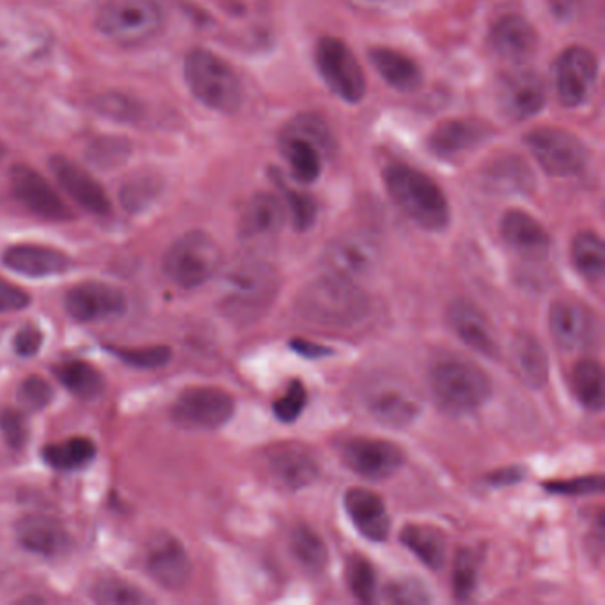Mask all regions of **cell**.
<instances>
[{"label": "cell", "mask_w": 605, "mask_h": 605, "mask_svg": "<svg viewBox=\"0 0 605 605\" xmlns=\"http://www.w3.org/2000/svg\"><path fill=\"white\" fill-rule=\"evenodd\" d=\"M55 376L60 379L64 388L68 389L70 393L82 397V400H93L104 391V376L87 362H66L55 370Z\"/></svg>", "instance_id": "cell-36"}, {"label": "cell", "mask_w": 605, "mask_h": 605, "mask_svg": "<svg viewBox=\"0 0 605 605\" xmlns=\"http://www.w3.org/2000/svg\"><path fill=\"white\" fill-rule=\"evenodd\" d=\"M19 397L23 407L40 411V408H45L52 402L54 389L50 388L49 382L40 379V376H29L20 388Z\"/></svg>", "instance_id": "cell-47"}, {"label": "cell", "mask_w": 605, "mask_h": 605, "mask_svg": "<svg viewBox=\"0 0 605 605\" xmlns=\"http://www.w3.org/2000/svg\"><path fill=\"white\" fill-rule=\"evenodd\" d=\"M490 43L502 60L522 63L537 52V29L522 17L510 14L493 25Z\"/></svg>", "instance_id": "cell-27"}, {"label": "cell", "mask_w": 605, "mask_h": 605, "mask_svg": "<svg viewBox=\"0 0 605 605\" xmlns=\"http://www.w3.org/2000/svg\"><path fill=\"white\" fill-rule=\"evenodd\" d=\"M501 235L513 251L526 258H545L551 251V236L537 219L520 210H510L501 221Z\"/></svg>", "instance_id": "cell-26"}, {"label": "cell", "mask_w": 605, "mask_h": 605, "mask_svg": "<svg viewBox=\"0 0 605 605\" xmlns=\"http://www.w3.org/2000/svg\"><path fill=\"white\" fill-rule=\"evenodd\" d=\"M347 579L350 592L361 602H373L376 595V574L370 561L352 558L348 561Z\"/></svg>", "instance_id": "cell-41"}, {"label": "cell", "mask_w": 605, "mask_h": 605, "mask_svg": "<svg viewBox=\"0 0 605 605\" xmlns=\"http://www.w3.org/2000/svg\"><path fill=\"white\" fill-rule=\"evenodd\" d=\"M114 353L127 362L128 367L159 368L168 364L171 350L168 347L153 348H114Z\"/></svg>", "instance_id": "cell-42"}, {"label": "cell", "mask_w": 605, "mask_h": 605, "mask_svg": "<svg viewBox=\"0 0 605 605\" xmlns=\"http://www.w3.org/2000/svg\"><path fill=\"white\" fill-rule=\"evenodd\" d=\"M526 145L551 177H575L584 171L590 159L583 140L561 128H537L526 137Z\"/></svg>", "instance_id": "cell-10"}, {"label": "cell", "mask_w": 605, "mask_h": 605, "mask_svg": "<svg viewBox=\"0 0 605 605\" xmlns=\"http://www.w3.org/2000/svg\"><path fill=\"white\" fill-rule=\"evenodd\" d=\"M0 429L4 434L6 443L11 447H22L28 441V425L20 412L4 411L0 416Z\"/></svg>", "instance_id": "cell-50"}, {"label": "cell", "mask_w": 605, "mask_h": 605, "mask_svg": "<svg viewBox=\"0 0 605 605\" xmlns=\"http://www.w3.org/2000/svg\"><path fill=\"white\" fill-rule=\"evenodd\" d=\"M370 61L382 78L394 89L412 93L420 89L423 84V72L417 63L396 50L385 49V46L371 49Z\"/></svg>", "instance_id": "cell-30"}, {"label": "cell", "mask_w": 605, "mask_h": 605, "mask_svg": "<svg viewBox=\"0 0 605 605\" xmlns=\"http://www.w3.org/2000/svg\"><path fill=\"white\" fill-rule=\"evenodd\" d=\"M511 355L519 370L520 379L524 380L529 388L540 389L546 384L549 379V358L545 348L534 338L533 335L522 332L516 336Z\"/></svg>", "instance_id": "cell-32"}, {"label": "cell", "mask_w": 605, "mask_h": 605, "mask_svg": "<svg viewBox=\"0 0 605 605\" xmlns=\"http://www.w3.org/2000/svg\"><path fill=\"white\" fill-rule=\"evenodd\" d=\"M294 347L297 352L304 353L306 358H320L327 350V348L308 343V341H295Z\"/></svg>", "instance_id": "cell-56"}, {"label": "cell", "mask_w": 605, "mask_h": 605, "mask_svg": "<svg viewBox=\"0 0 605 605\" xmlns=\"http://www.w3.org/2000/svg\"><path fill=\"white\" fill-rule=\"evenodd\" d=\"M95 457V443L86 437H73L63 441V443L43 447V458L46 464L60 470L82 469Z\"/></svg>", "instance_id": "cell-34"}, {"label": "cell", "mask_w": 605, "mask_h": 605, "mask_svg": "<svg viewBox=\"0 0 605 605\" xmlns=\"http://www.w3.org/2000/svg\"><path fill=\"white\" fill-rule=\"evenodd\" d=\"M289 543H291V552H294L298 565H302L311 574H318L326 569L329 551H327V545L320 534L312 531L309 526H297L291 531Z\"/></svg>", "instance_id": "cell-37"}, {"label": "cell", "mask_w": 605, "mask_h": 605, "mask_svg": "<svg viewBox=\"0 0 605 605\" xmlns=\"http://www.w3.org/2000/svg\"><path fill=\"white\" fill-rule=\"evenodd\" d=\"M95 105L99 113L107 114L118 121H131L139 116V107L136 102H131L127 96L116 95V93L99 96Z\"/></svg>", "instance_id": "cell-48"}, {"label": "cell", "mask_w": 605, "mask_h": 605, "mask_svg": "<svg viewBox=\"0 0 605 605\" xmlns=\"http://www.w3.org/2000/svg\"><path fill=\"white\" fill-rule=\"evenodd\" d=\"M2 263L11 272L29 277H50L72 268V259L54 247L38 244H19L6 248Z\"/></svg>", "instance_id": "cell-21"}, {"label": "cell", "mask_w": 605, "mask_h": 605, "mask_svg": "<svg viewBox=\"0 0 605 605\" xmlns=\"http://www.w3.org/2000/svg\"><path fill=\"white\" fill-rule=\"evenodd\" d=\"M429 388L438 405L453 414L478 411L492 394L487 373L461 358L435 362L429 371Z\"/></svg>", "instance_id": "cell-6"}, {"label": "cell", "mask_w": 605, "mask_h": 605, "mask_svg": "<svg viewBox=\"0 0 605 605\" xmlns=\"http://www.w3.org/2000/svg\"><path fill=\"white\" fill-rule=\"evenodd\" d=\"M389 198L417 226L441 231L449 222V203L443 189L428 174L405 163H391L384 171Z\"/></svg>", "instance_id": "cell-2"}, {"label": "cell", "mask_w": 605, "mask_h": 605, "mask_svg": "<svg viewBox=\"0 0 605 605\" xmlns=\"http://www.w3.org/2000/svg\"><path fill=\"white\" fill-rule=\"evenodd\" d=\"M572 262L587 280H601L605 270V247L601 236L592 231L579 233L572 244Z\"/></svg>", "instance_id": "cell-35"}, {"label": "cell", "mask_w": 605, "mask_h": 605, "mask_svg": "<svg viewBox=\"0 0 605 605\" xmlns=\"http://www.w3.org/2000/svg\"><path fill=\"white\" fill-rule=\"evenodd\" d=\"M270 177L274 183L279 187L283 195H285L286 206H288L295 227L298 231L309 230L315 224V221H317L318 206L315 203V199L311 195L298 192V190L289 189L280 171L272 169Z\"/></svg>", "instance_id": "cell-39"}, {"label": "cell", "mask_w": 605, "mask_h": 605, "mask_svg": "<svg viewBox=\"0 0 605 605\" xmlns=\"http://www.w3.org/2000/svg\"><path fill=\"white\" fill-rule=\"evenodd\" d=\"M344 508L353 526L371 542H384L391 529L385 505L375 492L367 488H352L344 496Z\"/></svg>", "instance_id": "cell-24"}, {"label": "cell", "mask_w": 605, "mask_h": 605, "mask_svg": "<svg viewBox=\"0 0 605 605\" xmlns=\"http://www.w3.org/2000/svg\"><path fill=\"white\" fill-rule=\"evenodd\" d=\"M389 598L393 602H400V604H420V602H428V595H426L423 586L412 581H403V583L394 584L389 587Z\"/></svg>", "instance_id": "cell-54"}, {"label": "cell", "mask_w": 605, "mask_h": 605, "mask_svg": "<svg viewBox=\"0 0 605 605\" xmlns=\"http://www.w3.org/2000/svg\"><path fill=\"white\" fill-rule=\"evenodd\" d=\"M235 414V400L217 388H190L172 405L178 425L190 429H215Z\"/></svg>", "instance_id": "cell-12"}, {"label": "cell", "mask_w": 605, "mask_h": 605, "mask_svg": "<svg viewBox=\"0 0 605 605\" xmlns=\"http://www.w3.org/2000/svg\"><path fill=\"white\" fill-rule=\"evenodd\" d=\"M10 185L14 199L36 217L54 222L72 219V212L66 203L36 169L29 166H14L10 172Z\"/></svg>", "instance_id": "cell-16"}, {"label": "cell", "mask_w": 605, "mask_h": 605, "mask_svg": "<svg viewBox=\"0 0 605 605\" xmlns=\"http://www.w3.org/2000/svg\"><path fill=\"white\" fill-rule=\"evenodd\" d=\"M157 181L153 178L140 177L128 181L121 190V203L130 212L145 209L146 204L157 195Z\"/></svg>", "instance_id": "cell-44"}, {"label": "cell", "mask_w": 605, "mask_h": 605, "mask_svg": "<svg viewBox=\"0 0 605 605\" xmlns=\"http://www.w3.org/2000/svg\"><path fill=\"white\" fill-rule=\"evenodd\" d=\"M50 168H52L55 180L60 181L64 192L78 206L87 210V212L95 213V215H102V217L109 215L110 210H113L109 195L86 169L81 168L77 162L66 159L63 155L52 157Z\"/></svg>", "instance_id": "cell-20"}, {"label": "cell", "mask_w": 605, "mask_h": 605, "mask_svg": "<svg viewBox=\"0 0 605 605\" xmlns=\"http://www.w3.org/2000/svg\"><path fill=\"white\" fill-rule=\"evenodd\" d=\"M304 320L323 327H350L370 308L368 297L355 280L326 274L309 283L295 302Z\"/></svg>", "instance_id": "cell-1"}, {"label": "cell", "mask_w": 605, "mask_h": 605, "mask_svg": "<svg viewBox=\"0 0 605 605\" xmlns=\"http://www.w3.org/2000/svg\"><path fill=\"white\" fill-rule=\"evenodd\" d=\"M4 155H6L4 146L0 145V160L4 159Z\"/></svg>", "instance_id": "cell-58"}, {"label": "cell", "mask_w": 605, "mask_h": 605, "mask_svg": "<svg viewBox=\"0 0 605 605\" xmlns=\"http://www.w3.org/2000/svg\"><path fill=\"white\" fill-rule=\"evenodd\" d=\"M93 596L98 604L104 605H139L149 602L139 587L116 577L102 579L93 590Z\"/></svg>", "instance_id": "cell-40"}, {"label": "cell", "mask_w": 605, "mask_h": 605, "mask_svg": "<svg viewBox=\"0 0 605 605\" xmlns=\"http://www.w3.org/2000/svg\"><path fill=\"white\" fill-rule=\"evenodd\" d=\"M403 545L414 552L429 569H443L446 563V538L438 529L412 524L402 531Z\"/></svg>", "instance_id": "cell-33"}, {"label": "cell", "mask_w": 605, "mask_h": 605, "mask_svg": "<svg viewBox=\"0 0 605 605\" xmlns=\"http://www.w3.org/2000/svg\"><path fill=\"white\" fill-rule=\"evenodd\" d=\"M380 247L367 233H348L332 240L323 254L327 274L355 280L379 267Z\"/></svg>", "instance_id": "cell-13"}, {"label": "cell", "mask_w": 605, "mask_h": 605, "mask_svg": "<svg viewBox=\"0 0 605 605\" xmlns=\"http://www.w3.org/2000/svg\"><path fill=\"white\" fill-rule=\"evenodd\" d=\"M163 25V11L155 0H110L98 11L96 28L118 45H142Z\"/></svg>", "instance_id": "cell-8"}, {"label": "cell", "mask_w": 605, "mask_h": 605, "mask_svg": "<svg viewBox=\"0 0 605 605\" xmlns=\"http://www.w3.org/2000/svg\"><path fill=\"white\" fill-rule=\"evenodd\" d=\"M222 265L217 242L203 231H190L168 248L163 274L180 288L192 289L209 283Z\"/></svg>", "instance_id": "cell-7"}, {"label": "cell", "mask_w": 605, "mask_h": 605, "mask_svg": "<svg viewBox=\"0 0 605 605\" xmlns=\"http://www.w3.org/2000/svg\"><path fill=\"white\" fill-rule=\"evenodd\" d=\"M362 405L380 425L405 428L421 414V400L411 385L397 379H376L362 391Z\"/></svg>", "instance_id": "cell-11"}, {"label": "cell", "mask_w": 605, "mask_h": 605, "mask_svg": "<svg viewBox=\"0 0 605 605\" xmlns=\"http://www.w3.org/2000/svg\"><path fill=\"white\" fill-rule=\"evenodd\" d=\"M336 140L327 123L312 114L291 119L280 134V151L300 183L320 178L323 163L335 153Z\"/></svg>", "instance_id": "cell-5"}, {"label": "cell", "mask_w": 605, "mask_h": 605, "mask_svg": "<svg viewBox=\"0 0 605 605\" xmlns=\"http://www.w3.org/2000/svg\"><path fill=\"white\" fill-rule=\"evenodd\" d=\"M17 538L25 551L38 556H63L70 549V534L60 520L46 516L23 517L17 526Z\"/></svg>", "instance_id": "cell-23"}, {"label": "cell", "mask_w": 605, "mask_h": 605, "mask_svg": "<svg viewBox=\"0 0 605 605\" xmlns=\"http://www.w3.org/2000/svg\"><path fill=\"white\" fill-rule=\"evenodd\" d=\"M13 344L14 352L19 353L20 358H32L40 352L41 344H43V332L36 326L29 323L14 335Z\"/></svg>", "instance_id": "cell-51"}, {"label": "cell", "mask_w": 605, "mask_h": 605, "mask_svg": "<svg viewBox=\"0 0 605 605\" xmlns=\"http://www.w3.org/2000/svg\"><path fill=\"white\" fill-rule=\"evenodd\" d=\"M31 298L25 289L0 279V312L22 311L28 308Z\"/></svg>", "instance_id": "cell-52"}, {"label": "cell", "mask_w": 605, "mask_h": 605, "mask_svg": "<svg viewBox=\"0 0 605 605\" xmlns=\"http://www.w3.org/2000/svg\"><path fill=\"white\" fill-rule=\"evenodd\" d=\"M127 151L125 142L119 145L118 139H104L93 146V153H91L93 159L91 160H95L98 166H114L127 155Z\"/></svg>", "instance_id": "cell-53"}, {"label": "cell", "mask_w": 605, "mask_h": 605, "mask_svg": "<svg viewBox=\"0 0 605 605\" xmlns=\"http://www.w3.org/2000/svg\"><path fill=\"white\" fill-rule=\"evenodd\" d=\"M574 391L577 394L579 402L583 403L584 407L590 411H602L604 407V371L601 364L593 359H584L575 367Z\"/></svg>", "instance_id": "cell-38"}, {"label": "cell", "mask_w": 605, "mask_h": 605, "mask_svg": "<svg viewBox=\"0 0 605 605\" xmlns=\"http://www.w3.org/2000/svg\"><path fill=\"white\" fill-rule=\"evenodd\" d=\"M490 137V128L478 121H446L429 137V148L438 157H455L481 145Z\"/></svg>", "instance_id": "cell-29"}, {"label": "cell", "mask_w": 605, "mask_h": 605, "mask_svg": "<svg viewBox=\"0 0 605 605\" xmlns=\"http://www.w3.org/2000/svg\"><path fill=\"white\" fill-rule=\"evenodd\" d=\"M475 554L469 551H461L455 561L453 570V590L458 598H467L475 592L476 577H478V565H476Z\"/></svg>", "instance_id": "cell-43"}, {"label": "cell", "mask_w": 605, "mask_h": 605, "mask_svg": "<svg viewBox=\"0 0 605 605\" xmlns=\"http://www.w3.org/2000/svg\"><path fill=\"white\" fill-rule=\"evenodd\" d=\"M280 279L268 263H238L227 272L222 289V311L238 323H253L276 302Z\"/></svg>", "instance_id": "cell-3"}, {"label": "cell", "mask_w": 605, "mask_h": 605, "mask_svg": "<svg viewBox=\"0 0 605 605\" xmlns=\"http://www.w3.org/2000/svg\"><path fill=\"white\" fill-rule=\"evenodd\" d=\"M315 61L321 78L332 93L348 104H358L367 95V77L352 50L338 38L326 36L318 41Z\"/></svg>", "instance_id": "cell-9"}, {"label": "cell", "mask_w": 605, "mask_h": 605, "mask_svg": "<svg viewBox=\"0 0 605 605\" xmlns=\"http://www.w3.org/2000/svg\"><path fill=\"white\" fill-rule=\"evenodd\" d=\"M549 327L558 347L574 352L592 339L593 318L583 304L575 300H558L549 312Z\"/></svg>", "instance_id": "cell-22"}, {"label": "cell", "mask_w": 605, "mask_h": 605, "mask_svg": "<svg viewBox=\"0 0 605 605\" xmlns=\"http://www.w3.org/2000/svg\"><path fill=\"white\" fill-rule=\"evenodd\" d=\"M185 81L201 104L221 114L242 107L244 89L235 70L210 50H190L185 57Z\"/></svg>", "instance_id": "cell-4"}, {"label": "cell", "mask_w": 605, "mask_h": 605, "mask_svg": "<svg viewBox=\"0 0 605 605\" xmlns=\"http://www.w3.org/2000/svg\"><path fill=\"white\" fill-rule=\"evenodd\" d=\"M343 460L353 473L368 479H385L393 476L405 461V455L396 444L382 438H352L343 446Z\"/></svg>", "instance_id": "cell-19"}, {"label": "cell", "mask_w": 605, "mask_h": 605, "mask_svg": "<svg viewBox=\"0 0 605 605\" xmlns=\"http://www.w3.org/2000/svg\"><path fill=\"white\" fill-rule=\"evenodd\" d=\"M217 4L233 19L247 22H265L270 11L268 0H217Z\"/></svg>", "instance_id": "cell-45"}, {"label": "cell", "mask_w": 605, "mask_h": 605, "mask_svg": "<svg viewBox=\"0 0 605 605\" xmlns=\"http://www.w3.org/2000/svg\"><path fill=\"white\" fill-rule=\"evenodd\" d=\"M64 306L73 320L84 323L118 320L128 309L121 289L105 283H82L73 286L64 298Z\"/></svg>", "instance_id": "cell-14"}, {"label": "cell", "mask_w": 605, "mask_h": 605, "mask_svg": "<svg viewBox=\"0 0 605 605\" xmlns=\"http://www.w3.org/2000/svg\"><path fill=\"white\" fill-rule=\"evenodd\" d=\"M146 570L155 583L180 592L189 584L192 563L183 543L172 534H155L146 549Z\"/></svg>", "instance_id": "cell-17"}, {"label": "cell", "mask_w": 605, "mask_h": 605, "mask_svg": "<svg viewBox=\"0 0 605 605\" xmlns=\"http://www.w3.org/2000/svg\"><path fill=\"white\" fill-rule=\"evenodd\" d=\"M272 475L291 490L308 487L317 481L320 467L317 460L302 449H280L270 458Z\"/></svg>", "instance_id": "cell-31"}, {"label": "cell", "mask_w": 605, "mask_h": 605, "mask_svg": "<svg viewBox=\"0 0 605 605\" xmlns=\"http://www.w3.org/2000/svg\"><path fill=\"white\" fill-rule=\"evenodd\" d=\"M598 77V63L584 46H570L556 63V91L566 107H579L592 98Z\"/></svg>", "instance_id": "cell-15"}, {"label": "cell", "mask_w": 605, "mask_h": 605, "mask_svg": "<svg viewBox=\"0 0 605 605\" xmlns=\"http://www.w3.org/2000/svg\"><path fill=\"white\" fill-rule=\"evenodd\" d=\"M520 473L519 469H516V467H511V469H505L501 470V473H496V475L490 476V484L493 485H510L513 484V481H519Z\"/></svg>", "instance_id": "cell-55"}, {"label": "cell", "mask_w": 605, "mask_h": 605, "mask_svg": "<svg viewBox=\"0 0 605 605\" xmlns=\"http://www.w3.org/2000/svg\"><path fill=\"white\" fill-rule=\"evenodd\" d=\"M497 102L508 118H533L546 104L545 81L533 70L508 73L497 86Z\"/></svg>", "instance_id": "cell-18"}, {"label": "cell", "mask_w": 605, "mask_h": 605, "mask_svg": "<svg viewBox=\"0 0 605 605\" xmlns=\"http://www.w3.org/2000/svg\"><path fill=\"white\" fill-rule=\"evenodd\" d=\"M546 490L563 496H584V493H601L604 490L602 476H584L569 481H552L545 485Z\"/></svg>", "instance_id": "cell-49"}, {"label": "cell", "mask_w": 605, "mask_h": 605, "mask_svg": "<svg viewBox=\"0 0 605 605\" xmlns=\"http://www.w3.org/2000/svg\"><path fill=\"white\" fill-rule=\"evenodd\" d=\"M552 6H554V11H556L560 19H566V17L574 13L575 8H577V0H554Z\"/></svg>", "instance_id": "cell-57"}, {"label": "cell", "mask_w": 605, "mask_h": 605, "mask_svg": "<svg viewBox=\"0 0 605 605\" xmlns=\"http://www.w3.org/2000/svg\"><path fill=\"white\" fill-rule=\"evenodd\" d=\"M285 224V209L276 195H254L240 217V235L245 240L272 238Z\"/></svg>", "instance_id": "cell-28"}, {"label": "cell", "mask_w": 605, "mask_h": 605, "mask_svg": "<svg viewBox=\"0 0 605 605\" xmlns=\"http://www.w3.org/2000/svg\"><path fill=\"white\" fill-rule=\"evenodd\" d=\"M306 402H308L306 388L295 380V382H291V385H289L285 396L279 397L276 405H274V412H276L277 420L283 421V423H291V421L297 420V417L302 414Z\"/></svg>", "instance_id": "cell-46"}, {"label": "cell", "mask_w": 605, "mask_h": 605, "mask_svg": "<svg viewBox=\"0 0 605 605\" xmlns=\"http://www.w3.org/2000/svg\"><path fill=\"white\" fill-rule=\"evenodd\" d=\"M449 323L467 347L485 358L492 359L499 355V344L493 336L492 326L488 323L484 312L479 311L475 304L467 300L453 302L449 308Z\"/></svg>", "instance_id": "cell-25"}]
</instances>
